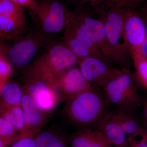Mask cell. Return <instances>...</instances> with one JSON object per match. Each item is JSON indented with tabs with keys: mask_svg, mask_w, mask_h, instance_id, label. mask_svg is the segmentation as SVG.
<instances>
[{
	"mask_svg": "<svg viewBox=\"0 0 147 147\" xmlns=\"http://www.w3.org/2000/svg\"><path fill=\"white\" fill-rule=\"evenodd\" d=\"M12 72V65L10 62L4 57L0 58V80L7 82Z\"/></svg>",
	"mask_w": 147,
	"mask_h": 147,
	"instance_id": "cell-26",
	"label": "cell"
},
{
	"mask_svg": "<svg viewBox=\"0 0 147 147\" xmlns=\"http://www.w3.org/2000/svg\"><path fill=\"white\" fill-rule=\"evenodd\" d=\"M76 5L72 11L71 22L88 36L109 63L121 69L130 68L131 58L119 53L110 44L101 18L93 16L81 6Z\"/></svg>",
	"mask_w": 147,
	"mask_h": 147,
	"instance_id": "cell-2",
	"label": "cell"
},
{
	"mask_svg": "<svg viewBox=\"0 0 147 147\" xmlns=\"http://www.w3.org/2000/svg\"><path fill=\"white\" fill-rule=\"evenodd\" d=\"M100 18L110 44L119 53L131 58L125 35L123 7L115 5Z\"/></svg>",
	"mask_w": 147,
	"mask_h": 147,
	"instance_id": "cell-9",
	"label": "cell"
},
{
	"mask_svg": "<svg viewBox=\"0 0 147 147\" xmlns=\"http://www.w3.org/2000/svg\"><path fill=\"white\" fill-rule=\"evenodd\" d=\"M76 5L81 6L95 17L100 18L109 9L115 5L116 0H86L82 4Z\"/></svg>",
	"mask_w": 147,
	"mask_h": 147,
	"instance_id": "cell-22",
	"label": "cell"
},
{
	"mask_svg": "<svg viewBox=\"0 0 147 147\" xmlns=\"http://www.w3.org/2000/svg\"><path fill=\"white\" fill-rule=\"evenodd\" d=\"M26 24L25 13L13 16L0 15V38L15 40L23 34Z\"/></svg>",
	"mask_w": 147,
	"mask_h": 147,
	"instance_id": "cell-15",
	"label": "cell"
},
{
	"mask_svg": "<svg viewBox=\"0 0 147 147\" xmlns=\"http://www.w3.org/2000/svg\"><path fill=\"white\" fill-rule=\"evenodd\" d=\"M17 136L23 137L21 133L13 128L12 125L0 117V137H11Z\"/></svg>",
	"mask_w": 147,
	"mask_h": 147,
	"instance_id": "cell-24",
	"label": "cell"
},
{
	"mask_svg": "<svg viewBox=\"0 0 147 147\" xmlns=\"http://www.w3.org/2000/svg\"><path fill=\"white\" fill-rule=\"evenodd\" d=\"M6 82H3V81L0 80V93H1V90L3 86L4 85H5V84Z\"/></svg>",
	"mask_w": 147,
	"mask_h": 147,
	"instance_id": "cell-34",
	"label": "cell"
},
{
	"mask_svg": "<svg viewBox=\"0 0 147 147\" xmlns=\"http://www.w3.org/2000/svg\"><path fill=\"white\" fill-rule=\"evenodd\" d=\"M21 106L26 123L27 136H34L46 123L47 113L38 107L30 94L24 91Z\"/></svg>",
	"mask_w": 147,
	"mask_h": 147,
	"instance_id": "cell-12",
	"label": "cell"
},
{
	"mask_svg": "<svg viewBox=\"0 0 147 147\" xmlns=\"http://www.w3.org/2000/svg\"><path fill=\"white\" fill-rule=\"evenodd\" d=\"M117 119L126 134L133 136L146 131L133 113L115 112Z\"/></svg>",
	"mask_w": 147,
	"mask_h": 147,
	"instance_id": "cell-20",
	"label": "cell"
},
{
	"mask_svg": "<svg viewBox=\"0 0 147 147\" xmlns=\"http://www.w3.org/2000/svg\"><path fill=\"white\" fill-rule=\"evenodd\" d=\"M36 147H67V138L58 131L45 130L35 137Z\"/></svg>",
	"mask_w": 147,
	"mask_h": 147,
	"instance_id": "cell-19",
	"label": "cell"
},
{
	"mask_svg": "<svg viewBox=\"0 0 147 147\" xmlns=\"http://www.w3.org/2000/svg\"><path fill=\"white\" fill-rule=\"evenodd\" d=\"M23 95V88L19 85L14 82H6L3 86L0 93V105L6 106H21Z\"/></svg>",
	"mask_w": 147,
	"mask_h": 147,
	"instance_id": "cell-18",
	"label": "cell"
},
{
	"mask_svg": "<svg viewBox=\"0 0 147 147\" xmlns=\"http://www.w3.org/2000/svg\"><path fill=\"white\" fill-rule=\"evenodd\" d=\"M67 101L64 108L66 115L80 129H96L110 111V103L102 90L93 87Z\"/></svg>",
	"mask_w": 147,
	"mask_h": 147,
	"instance_id": "cell-1",
	"label": "cell"
},
{
	"mask_svg": "<svg viewBox=\"0 0 147 147\" xmlns=\"http://www.w3.org/2000/svg\"><path fill=\"white\" fill-rule=\"evenodd\" d=\"M106 140L115 147H129L128 137L115 115L109 111L96 127Z\"/></svg>",
	"mask_w": 147,
	"mask_h": 147,
	"instance_id": "cell-13",
	"label": "cell"
},
{
	"mask_svg": "<svg viewBox=\"0 0 147 147\" xmlns=\"http://www.w3.org/2000/svg\"><path fill=\"white\" fill-rule=\"evenodd\" d=\"M22 35L15 40L8 54L10 62L18 67L28 65L40 50L53 43L51 34L45 33L41 30L24 36Z\"/></svg>",
	"mask_w": 147,
	"mask_h": 147,
	"instance_id": "cell-6",
	"label": "cell"
},
{
	"mask_svg": "<svg viewBox=\"0 0 147 147\" xmlns=\"http://www.w3.org/2000/svg\"><path fill=\"white\" fill-rule=\"evenodd\" d=\"M57 90L62 100H67L92 88L79 67L74 66L60 73L56 78Z\"/></svg>",
	"mask_w": 147,
	"mask_h": 147,
	"instance_id": "cell-11",
	"label": "cell"
},
{
	"mask_svg": "<svg viewBox=\"0 0 147 147\" xmlns=\"http://www.w3.org/2000/svg\"><path fill=\"white\" fill-rule=\"evenodd\" d=\"M47 49L35 61L29 72L56 78L61 72L78 64L79 59L64 42H53Z\"/></svg>",
	"mask_w": 147,
	"mask_h": 147,
	"instance_id": "cell-4",
	"label": "cell"
},
{
	"mask_svg": "<svg viewBox=\"0 0 147 147\" xmlns=\"http://www.w3.org/2000/svg\"><path fill=\"white\" fill-rule=\"evenodd\" d=\"M134 72L139 85L147 90V56L142 53L130 51Z\"/></svg>",
	"mask_w": 147,
	"mask_h": 147,
	"instance_id": "cell-21",
	"label": "cell"
},
{
	"mask_svg": "<svg viewBox=\"0 0 147 147\" xmlns=\"http://www.w3.org/2000/svg\"><path fill=\"white\" fill-rule=\"evenodd\" d=\"M24 138L21 136L11 137H0V147H7L12 145L13 143L21 138Z\"/></svg>",
	"mask_w": 147,
	"mask_h": 147,
	"instance_id": "cell-30",
	"label": "cell"
},
{
	"mask_svg": "<svg viewBox=\"0 0 147 147\" xmlns=\"http://www.w3.org/2000/svg\"><path fill=\"white\" fill-rule=\"evenodd\" d=\"M139 8L138 12L144 19L147 27V0H146Z\"/></svg>",
	"mask_w": 147,
	"mask_h": 147,
	"instance_id": "cell-31",
	"label": "cell"
},
{
	"mask_svg": "<svg viewBox=\"0 0 147 147\" xmlns=\"http://www.w3.org/2000/svg\"><path fill=\"white\" fill-rule=\"evenodd\" d=\"M64 42L79 60L89 57H96L86 45L74 36L68 26L63 34Z\"/></svg>",
	"mask_w": 147,
	"mask_h": 147,
	"instance_id": "cell-17",
	"label": "cell"
},
{
	"mask_svg": "<svg viewBox=\"0 0 147 147\" xmlns=\"http://www.w3.org/2000/svg\"><path fill=\"white\" fill-rule=\"evenodd\" d=\"M146 0H116V5L121 7L139 8Z\"/></svg>",
	"mask_w": 147,
	"mask_h": 147,
	"instance_id": "cell-27",
	"label": "cell"
},
{
	"mask_svg": "<svg viewBox=\"0 0 147 147\" xmlns=\"http://www.w3.org/2000/svg\"><path fill=\"white\" fill-rule=\"evenodd\" d=\"M142 125L147 130V100L144 104L143 114H142Z\"/></svg>",
	"mask_w": 147,
	"mask_h": 147,
	"instance_id": "cell-32",
	"label": "cell"
},
{
	"mask_svg": "<svg viewBox=\"0 0 147 147\" xmlns=\"http://www.w3.org/2000/svg\"><path fill=\"white\" fill-rule=\"evenodd\" d=\"M78 64L88 83L93 88L101 90L122 71V69L114 67L109 63L94 57L79 60Z\"/></svg>",
	"mask_w": 147,
	"mask_h": 147,
	"instance_id": "cell-8",
	"label": "cell"
},
{
	"mask_svg": "<svg viewBox=\"0 0 147 147\" xmlns=\"http://www.w3.org/2000/svg\"><path fill=\"white\" fill-rule=\"evenodd\" d=\"M70 147H113L96 129H82L67 138Z\"/></svg>",
	"mask_w": 147,
	"mask_h": 147,
	"instance_id": "cell-14",
	"label": "cell"
},
{
	"mask_svg": "<svg viewBox=\"0 0 147 147\" xmlns=\"http://www.w3.org/2000/svg\"><path fill=\"white\" fill-rule=\"evenodd\" d=\"M0 115L24 137H27V125L21 106L0 105Z\"/></svg>",
	"mask_w": 147,
	"mask_h": 147,
	"instance_id": "cell-16",
	"label": "cell"
},
{
	"mask_svg": "<svg viewBox=\"0 0 147 147\" xmlns=\"http://www.w3.org/2000/svg\"><path fill=\"white\" fill-rule=\"evenodd\" d=\"M13 3L20 7H28L33 11L37 6L36 0H11Z\"/></svg>",
	"mask_w": 147,
	"mask_h": 147,
	"instance_id": "cell-29",
	"label": "cell"
},
{
	"mask_svg": "<svg viewBox=\"0 0 147 147\" xmlns=\"http://www.w3.org/2000/svg\"><path fill=\"white\" fill-rule=\"evenodd\" d=\"M121 73L102 89L110 104L117 107V111L133 113L142 104L138 93L139 85L134 71L130 68L122 69Z\"/></svg>",
	"mask_w": 147,
	"mask_h": 147,
	"instance_id": "cell-3",
	"label": "cell"
},
{
	"mask_svg": "<svg viewBox=\"0 0 147 147\" xmlns=\"http://www.w3.org/2000/svg\"><path fill=\"white\" fill-rule=\"evenodd\" d=\"M129 147H147V130L140 134L129 136Z\"/></svg>",
	"mask_w": 147,
	"mask_h": 147,
	"instance_id": "cell-25",
	"label": "cell"
},
{
	"mask_svg": "<svg viewBox=\"0 0 147 147\" xmlns=\"http://www.w3.org/2000/svg\"><path fill=\"white\" fill-rule=\"evenodd\" d=\"M64 1H66L69 3H74L77 4L80 3L82 1V0H64Z\"/></svg>",
	"mask_w": 147,
	"mask_h": 147,
	"instance_id": "cell-33",
	"label": "cell"
},
{
	"mask_svg": "<svg viewBox=\"0 0 147 147\" xmlns=\"http://www.w3.org/2000/svg\"><path fill=\"white\" fill-rule=\"evenodd\" d=\"M10 147H36L35 137L21 138L13 143Z\"/></svg>",
	"mask_w": 147,
	"mask_h": 147,
	"instance_id": "cell-28",
	"label": "cell"
},
{
	"mask_svg": "<svg viewBox=\"0 0 147 147\" xmlns=\"http://www.w3.org/2000/svg\"><path fill=\"white\" fill-rule=\"evenodd\" d=\"M32 11L39 21L41 30L48 34L65 30L73 19V13L61 0H36Z\"/></svg>",
	"mask_w": 147,
	"mask_h": 147,
	"instance_id": "cell-5",
	"label": "cell"
},
{
	"mask_svg": "<svg viewBox=\"0 0 147 147\" xmlns=\"http://www.w3.org/2000/svg\"><path fill=\"white\" fill-rule=\"evenodd\" d=\"M24 13L23 8L11 0H0V15L13 16Z\"/></svg>",
	"mask_w": 147,
	"mask_h": 147,
	"instance_id": "cell-23",
	"label": "cell"
},
{
	"mask_svg": "<svg viewBox=\"0 0 147 147\" xmlns=\"http://www.w3.org/2000/svg\"><path fill=\"white\" fill-rule=\"evenodd\" d=\"M124 29L130 51L144 53L147 44V27L137 9L123 7Z\"/></svg>",
	"mask_w": 147,
	"mask_h": 147,
	"instance_id": "cell-10",
	"label": "cell"
},
{
	"mask_svg": "<svg viewBox=\"0 0 147 147\" xmlns=\"http://www.w3.org/2000/svg\"><path fill=\"white\" fill-rule=\"evenodd\" d=\"M22 88L46 113L52 112L62 100L57 90L56 78L28 72Z\"/></svg>",
	"mask_w": 147,
	"mask_h": 147,
	"instance_id": "cell-7",
	"label": "cell"
},
{
	"mask_svg": "<svg viewBox=\"0 0 147 147\" xmlns=\"http://www.w3.org/2000/svg\"><path fill=\"white\" fill-rule=\"evenodd\" d=\"M4 57L2 53L1 52V50H0V58Z\"/></svg>",
	"mask_w": 147,
	"mask_h": 147,
	"instance_id": "cell-35",
	"label": "cell"
}]
</instances>
